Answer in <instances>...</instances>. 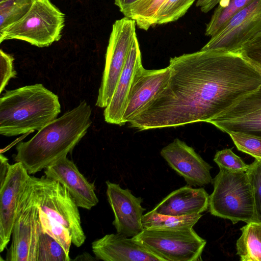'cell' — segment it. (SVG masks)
Returning <instances> with one entry per match:
<instances>
[{
	"instance_id": "cell-1",
	"label": "cell",
	"mask_w": 261,
	"mask_h": 261,
	"mask_svg": "<svg viewBox=\"0 0 261 261\" xmlns=\"http://www.w3.org/2000/svg\"><path fill=\"white\" fill-rule=\"evenodd\" d=\"M164 88L129 122L140 130L206 122L261 84V70L240 53L202 50L171 58Z\"/></svg>"
},
{
	"instance_id": "cell-2",
	"label": "cell",
	"mask_w": 261,
	"mask_h": 261,
	"mask_svg": "<svg viewBox=\"0 0 261 261\" xmlns=\"http://www.w3.org/2000/svg\"><path fill=\"white\" fill-rule=\"evenodd\" d=\"M92 108L85 101L48 123L29 141L16 147V162L30 175L53 164L73 149L86 135L92 121Z\"/></svg>"
},
{
	"instance_id": "cell-3",
	"label": "cell",
	"mask_w": 261,
	"mask_h": 261,
	"mask_svg": "<svg viewBox=\"0 0 261 261\" xmlns=\"http://www.w3.org/2000/svg\"><path fill=\"white\" fill-rule=\"evenodd\" d=\"M60 112L58 95L41 84L6 91L0 98V134L11 137L38 131Z\"/></svg>"
},
{
	"instance_id": "cell-4",
	"label": "cell",
	"mask_w": 261,
	"mask_h": 261,
	"mask_svg": "<svg viewBox=\"0 0 261 261\" xmlns=\"http://www.w3.org/2000/svg\"><path fill=\"white\" fill-rule=\"evenodd\" d=\"M212 183L214 190L208 198L211 215L228 219L233 224L258 221L246 171L220 169Z\"/></svg>"
},
{
	"instance_id": "cell-5",
	"label": "cell",
	"mask_w": 261,
	"mask_h": 261,
	"mask_svg": "<svg viewBox=\"0 0 261 261\" xmlns=\"http://www.w3.org/2000/svg\"><path fill=\"white\" fill-rule=\"evenodd\" d=\"M28 185L38 207L67 228L72 243L77 247H81L86 237L81 224L79 207L65 187L45 175L30 176Z\"/></svg>"
},
{
	"instance_id": "cell-6",
	"label": "cell",
	"mask_w": 261,
	"mask_h": 261,
	"mask_svg": "<svg viewBox=\"0 0 261 261\" xmlns=\"http://www.w3.org/2000/svg\"><path fill=\"white\" fill-rule=\"evenodd\" d=\"M65 15L50 0H35L19 20L0 33V43L17 39L39 47H47L61 38Z\"/></svg>"
},
{
	"instance_id": "cell-7",
	"label": "cell",
	"mask_w": 261,
	"mask_h": 261,
	"mask_svg": "<svg viewBox=\"0 0 261 261\" xmlns=\"http://www.w3.org/2000/svg\"><path fill=\"white\" fill-rule=\"evenodd\" d=\"M164 261H199L206 241L193 228L176 230L144 229L132 237Z\"/></svg>"
},
{
	"instance_id": "cell-8",
	"label": "cell",
	"mask_w": 261,
	"mask_h": 261,
	"mask_svg": "<svg viewBox=\"0 0 261 261\" xmlns=\"http://www.w3.org/2000/svg\"><path fill=\"white\" fill-rule=\"evenodd\" d=\"M136 21L124 17L112 25L106 54L105 68L95 106L105 108L110 102L135 38Z\"/></svg>"
},
{
	"instance_id": "cell-9",
	"label": "cell",
	"mask_w": 261,
	"mask_h": 261,
	"mask_svg": "<svg viewBox=\"0 0 261 261\" xmlns=\"http://www.w3.org/2000/svg\"><path fill=\"white\" fill-rule=\"evenodd\" d=\"M42 232L39 209L32 197L28 182L18 205L7 250V261H37L38 244Z\"/></svg>"
},
{
	"instance_id": "cell-10",
	"label": "cell",
	"mask_w": 261,
	"mask_h": 261,
	"mask_svg": "<svg viewBox=\"0 0 261 261\" xmlns=\"http://www.w3.org/2000/svg\"><path fill=\"white\" fill-rule=\"evenodd\" d=\"M261 31V0H253L234 15L201 49L236 53Z\"/></svg>"
},
{
	"instance_id": "cell-11",
	"label": "cell",
	"mask_w": 261,
	"mask_h": 261,
	"mask_svg": "<svg viewBox=\"0 0 261 261\" xmlns=\"http://www.w3.org/2000/svg\"><path fill=\"white\" fill-rule=\"evenodd\" d=\"M207 122L227 134L261 137V84Z\"/></svg>"
},
{
	"instance_id": "cell-12",
	"label": "cell",
	"mask_w": 261,
	"mask_h": 261,
	"mask_svg": "<svg viewBox=\"0 0 261 261\" xmlns=\"http://www.w3.org/2000/svg\"><path fill=\"white\" fill-rule=\"evenodd\" d=\"M30 175L23 165H10L7 175L0 184V252L7 247L12 236L20 197Z\"/></svg>"
},
{
	"instance_id": "cell-13",
	"label": "cell",
	"mask_w": 261,
	"mask_h": 261,
	"mask_svg": "<svg viewBox=\"0 0 261 261\" xmlns=\"http://www.w3.org/2000/svg\"><path fill=\"white\" fill-rule=\"evenodd\" d=\"M106 183L108 201L114 215L112 224L117 233L128 237L136 236L144 229L142 218L146 209L141 205L143 199L119 184L109 180Z\"/></svg>"
},
{
	"instance_id": "cell-14",
	"label": "cell",
	"mask_w": 261,
	"mask_h": 261,
	"mask_svg": "<svg viewBox=\"0 0 261 261\" xmlns=\"http://www.w3.org/2000/svg\"><path fill=\"white\" fill-rule=\"evenodd\" d=\"M161 155L169 166L191 186H203L212 182V166L185 142L175 139L165 146Z\"/></svg>"
},
{
	"instance_id": "cell-15",
	"label": "cell",
	"mask_w": 261,
	"mask_h": 261,
	"mask_svg": "<svg viewBox=\"0 0 261 261\" xmlns=\"http://www.w3.org/2000/svg\"><path fill=\"white\" fill-rule=\"evenodd\" d=\"M170 74L169 66L148 70L143 66L137 71L128 94L122 118V125L137 115L166 86Z\"/></svg>"
},
{
	"instance_id": "cell-16",
	"label": "cell",
	"mask_w": 261,
	"mask_h": 261,
	"mask_svg": "<svg viewBox=\"0 0 261 261\" xmlns=\"http://www.w3.org/2000/svg\"><path fill=\"white\" fill-rule=\"evenodd\" d=\"M44 173L46 177L65 187L79 207L90 210L98 204L94 185L87 180L67 156L48 166Z\"/></svg>"
},
{
	"instance_id": "cell-17",
	"label": "cell",
	"mask_w": 261,
	"mask_h": 261,
	"mask_svg": "<svg viewBox=\"0 0 261 261\" xmlns=\"http://www.w3.org/2000/svg\"><path fill=\"white\" fill-rule=\"evenodd\" d=\"M97 260L105 261H164L146 247L123 234H106L92 243Z\"/></svg>"
},
{
	"instance_id": "cell-18",
	"label": "cell",
	"mask_w": 261,
	"mask_h": 261,
	"mask_svg": "<svg viewBox=\"0 0 261 261\" xmlns=\"http://www.w3.org/2000/svg\"><path fill=\"white\" fill-rule=\"evenodd\" d=\"M141 66V53L136 36L112 97L104 110V118L107 123L122 125V118L132 83Z\"/></svg>"
},
{
	"instance_id": "cell-19",
	"label": "cell",
	"mask_w": 261,
	"mask_h": 261,
	"mask_svg": "<svg viewBox=\"0 0 261 261\" xmlns=\"http://www.w3.org/2000/svg\"><path fill=\"white\" fill-rule=\"evenodd\" d=\"M208 198L204 189L185 186L171 192L152 210L160 214L175 216L201 214L208 209Z\"/></svg>"
},
{
	"instance_id": "cell-20",
	"label": "cell",
	"mask_w": 261,
	"mask_h": 261,
	"mask_svg": "<svg viewBox=\"0 0 261 261\" xmlns=\"http://www.w3.org/2000/svg\"><path fill=\"white\" fill-rule=\"evenodd\" d=\"M236 242L237 254L241 261H261V222L252 221L240 228Z\"/></svg>"
},
{
	"instance_id": "cell-21",
	"label": "cell",
	"mask_w": 261,
	"mask_h": 261,
	"mask_svg": "<svg viewBox=\"0 0 261 261\" xmlns=\"http://www.w3.org/2000/svg\"><path fill=\"white\" fill-rule=\"evenodd\" d=\"M201 214L175 216L158 214L153 210L143 215L142 224L144 229L176 230L193 228L202 217Z\"/></svg>"
},
{
	"instance_id": "cell-22",
	"label": "cell",
	"mask_w": 261,
	"mask_h": 261,
	"mask_svg": "<svg viewBox=\"0 0 261 261\" xmlns=\"http://www.w3.org/2000/svg\"><path fill=\"white\" fill-rule=\"evenodd\" d=\"M253 0H220L210 22L207 24L205 35L212 37L234 15Z\"/></svg>"
},
{
	"instance_id": "cell-23",
	"label": "cell",
	"mask_w": 261,
	"mask_h": 261,
	"mask_svg": "<svg viewBox=\"0 0 261 261\" xmlns=\"http://www.w3.org/2000/svg\"><path fill=\"white\" fill-rule=\"evenodd\" d=\"M167 0H140L135 4L124 15L134 20L141 29L147 31L155 25L156 14Z\"/></svg>"
},
{
	"instance_id": "cell-24",
	"label": "cell",
	"mask_w": 261,
	"mask_h": 261,
	"mask_svg": "<svg viewBox=\"0 0 261 261\" xmlns=\"http://www.w3.org/2000/svg\"><path fill=\"white\" fill-rule=\"evenodd\" d=\"M35 0H0V33L21 19Z\"/></svg>"
},
{
	"instance_id": "cell-25",
	"label": "cell",
	"mask_w": 261,
	"mask_h": 261,
	"mask_svg": "<svg viewBox=\"0 0 261 261\" xmlns=\"http://www.w3.org/2000/svg\"><path fill=\"white\" fill-rule=\"evenodd\" d=\"M61 245L52 237L42 231L38 241L37 261H70Z\"/></svg>"
},
{
	"instance_id": "cell-26",
	"label": "cell",
	"mask_w": 261,
	"mask_h": 261,
	"mask_svg": "<svg viewBox=\"0 0 261 261\" xmlns=\"http://www.w3.org/2000/svg\"><path fill=\"white\" fill-rule=\"evenodd\" d=\"M39 216L42 231L58 242L69 254L72 238L68 229L39 208Z\"/></svg>"
},
{
	"instance_id": "cell-27",
	"label": "cell",
	"mask_w": 261,
	"mask_h": 261,
	"mask_svg": "<svg viewBox=\"0 0 261 261\" xmlns=\"http://www.w3.org/2000/svg\"><path fill=\"white\" fill-rule=\"evenodd\" d=\"M196 0H167L158 11L155 24L175 21L183 16Z\"/></svg>"
},
{
	"instance_id": "cell-28",
	"label": "cell",
	"mask_w": 261,
	"mask_h": 261,
	"mask_svg": "<svg viewBox=\"0 0 261 261\" xmlns=\"http://www.w3.org/2000/svg\"><path fill=\"white\" fill-rule=\"evenodd\" d=\"M228 134L239 150L261 161V137L240 133Z\"/></svg>"
},
{
	"instance_id": "cell-29",
	"label": "cell",
	"mask_w": 261,
	"mask_h": 261,
	"mask_svg": "<svg viewBox=\"0 0 261 261\" xmlns=\"http://www.w3.org/2000/svg\"><path fill=\"white\" fill-rule=\"evenodd\" d=\"M214 161L220 169L232 172L246 171L249 165L232 150L231 148H225L218 151L214 156Z\"/></svg>"
},
{
	"instance_id": "cell-30",
	"label": "cell",
	"mask_w": 261,
	"mask_h": 261,
	"mask_svg": "<svg viewBox=\"0 0 261 261\" xmlns=\"http://www.w3.org/2000/svg\"><path fill=\"white\" fill-rule=\"evenodd\" d=\"M251 186L258 221L261 222V161L255 159L246 171Z\"/></svg>"
},
{
	"instance_id": "cell-31",
	"label": "cell",
	"mask_w": 261,
	"mask_h": 261,
	"mask_svg": "<svg viewBox=\"0 0 261 261\" xmlns=\"http://www.w3.org/2000/svg\"><path fill=\"white\" fill-rule=\"evenodd\" d=\"M240 53L261 70V31L245 42Z\"/></svg>"
},
{
	"instance_id": "cell-32",
	"label": "cell",
	"mask_w": 261,
	"mask_h": 261,
	"mask_svg": "<svg viewBox=\"0 0 261 261\" xmlns=\"http://www.w3.org/2000/svg\"><path fill=\"white\" fill-rule=\"evenodd\" d=\"M13 57L0 50L1 85L0 93H2L8 84L9 80L15 77L17 74L13 66Z\"/></svg>"
},
{
	"instance_id": "cell-33",
	"label": "cell",
	"mask_w": 261,
	"mask_h": 261,
	"mask_svg": "<svg viewBox=\"0 0 261 261\" xmlns=\"http://www.w3.org/2000/svg\"><path fill=\"white\" fill-rule=\"evenodd\" d=\"M140 0H114V3L124 15L126 13Z\"/></svg>"
},
{
	"instance_id": "cell-34",
	"label": "cell",
	"mask_w": 261,
	"mask_h": 261,
	"mask_svg": "<svg viewBox=\"0 0 261 261\" xmlns=\"http://www.w3.org/2000/svg\"><path fill=\"white\" fill-rule=\"evenodd\" d=\"M220 0H197L196 6L199 7L202 12L207 13L217 4Z\"/></svg>"
},
{
	"instance_id": "cell-35",
	"label": "cell",
	"mask_w": 261,
	"mask_h": 261,
	"mask_svg": "<svg viewBox=\"0 0 261 261\" xmlns=\"http://www.w3.org/2000/svg\"><path fill=\"white\" fill-rule=\"evenodd\" d=\"M1 169H0V184L5 179L10 164L9 163L8 159L2 153L0 155Z\"/></svg>"
},
{
	"instance_id": "cell-36",
	"label": "cell",
	"mask_w": 261,
	"mask_h": 261,
	"mask_svg": "<svg viewBox=\"0 0 261 261\" xmlns=\"http://www.w3.org/2000/svg\"><path fill=\"white\" fill-rule=\"evenodd\" d=\"M97 260L96 257H93L90 254L88 253H84L76 257L75 258L72 259V260Z\"/></svg>"
}]
</instances>
